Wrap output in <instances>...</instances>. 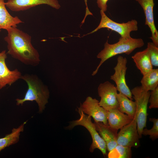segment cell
<instances>
[{
    "label": "cell",
    "mask_w": 158,
    "mask_h": 158,
    "mask_svg": "<svg viewBox=\"0 0 158 158\" xmlns=\"http://www.w3.org/2000/svg\"><path fill=\"white\" fill-rule=\"evenodd\" d=\"M143 10L145 20V24L148 25L151 32L150 37L152 42L158 47V32L156 28L153 16V9L154 5L153 0H135Z\"/></svg>",
    "instance_id": "13"
},
{
    "label": "cell",
    "mask_w": 158,
    "mask_h": 158,
    "mask_svg": "<svg viewBox=\"0 0 158 158\" xmlns=\"http://www.w3.org/2000/svg\"><path fill=\"white\" fill-rule=\"evenodd\" d=\"M100 13L101 19L99 25L95 29L87 35L93 33L101 28H106L117 32L121 37L128 38L131 37L130 35L131 32L138 30V23L135 20H132L126 23H119L109 18L105 12L101 10Z\"/></svg>",
    "instance_id": "6"
},
{
    "label": "cell",
    "mask_w": 158,
    "mask_h": 158,
    "mask_svg": "<svg viewBox=\"0 0 158 158\" xmlns=\"http://www.w3.org/2000/svg\"><path fill=\"white\" fill-rule=\"evenodd\" d=\"M116 66L114 68V73L111 76L110 79L116 83V87L119 93L127 96L130 100L133 98L130 90L127 85L125 78L127 60L125 57L119 56L117 58Z\"/></svg>",
    "instance_id": "7"
},
{
    "label": "cell",
    "mask_w": 158,
    "mask_h": 158,
    "mask_svg": "<svg viewBox=\"0 0 158 158\" xmlns=\"http://www.w3.org/2000/svg\"><path fill=\"white\" fill-rule=\"evenodd\" d=\"M85 2L86 4V6H87V0H85Z\"/></svg>",
    "instance_id": "26"
},
{
    "label": "cell",
    "mask_w": 158,
    "mask_h": 158,
    "mask_svg": "<svg viewBox=\"0 0 158 158\" xmlns=\"http://www.w3.org/2000/svg\"><path fill=\"white\" fill-rule=\"evenodd\" d=\"M7 54L5 50L0 52V90L7 85H11L22 75L17 69L11 71L8 68L6 62Z\"/></svg>",
    "instance_id": "12"
},
{
    "label": "cell",
    "mask_w": 158,
    "mask_h": 158,
    "mask_svg": "<svg viewBox=\"0 0 158 158\" xmlns=\"http://www.w3.org/2000/svg\"><path fill=\"white\" fill-rule=\"evenodd\" d=\"M147 48L151 63L153 66H158V47L156 46L152 42H148Z\"/></svg>",
    "instance_id": "23"
},
{
    "label": "cell",
    "mask_w": 158,
    "mask_h": 158,
    "mask_svg": "<svg viewBox=\"0 0 158 158\" xmlns=\"http://www.w3.org/2000/svg\"><path fill=\"white\" fill-rule=\"evenodd\" d=\"M23 23L24 22L18 17H13L9 13L6 8L4 0H0V32L1 29L7 30Z\"/></svg>",
    "instance_id": "16"
},
{
    "label": "cell",
    "mask_w": 158,
    "mask_h": 158,
    "mask_svg": "<svg viewBox=\"0 0 158 158\" xmlns=\"http://www.w3.org/2000/svg\"><path fill=\"white\" fill-rule=\"evenodd\" d=\"M78 108L80 116V118L70 122L69 125L66 127V129L70 130L78 125L84 126L88 131L92 139V143L90 148V152H92L95 149H98L103 155H106L107 150L106 143L96 130L94 123L91 121V117L85 114L81 105Z\"/></svg>",
    "instance_id": "4"
},
{
    "label": "cell",
    "mask_w": 158,
    "mask_h": 158,
    "mask_svg": "<svg viewBox=\"0 0 158 158\" xmlns=\"http://www.w3.org/2000/svg\"><path fill=\"white\" fill-rule=\"evenodd\" d=\"M97 91L100 97L99 105L108 111L113 109H118L119 104L117 99V89L114 85L107 81L100 83Z\"/></svg>",
    "instance_id": "8"
},
{
    "label": "cell",
    "mask_w": 158,
    "mask_h": 158,
    "mask_svg": "<svg viewBox=\"0 0 158 158\" xmlns=\"http://www.w3.org/2000/svg\"><path fill=\"white\" fill-rule=\"evenodd\" d=\"M7 31L4 40L7 43V54L25 65H38L40 56L32 44L31 36L17 27H11Z\"/></svg>",
    "instance_id": "1"
},
{
    "label": "cell",
    "mask_w": 158,
    "mask_h": 158,
    "mask_svg": "<svg viewBox=\"0 0 158 158\" xmlns=\"http://www.w3.org/2000/svg\"><path fill=\"white\" fill-rule=\"evenodd\" d=\"M148 102L150 103L149 109L158 108V87L154 90L151 91Z\"/></svg>",
    "instance_id": "24"
},
{
    "label": "cell",
    "mask_w": 158,
    "mask_h": 158,
    "mask_svg": "<svg viewBox=\"0 0 158 158\" xmlns=\"http://www.w3.org/2000/svg\"><path fill=\"white\" fill-rule=\"evenodd\" d=\"M137 68L143 75H145L153 69L147 48L137 52L132 56Z\"/></svg>",
    "instance_id": "17"
},
{
    "label": "cell",
    "mask_w": 158,
    "mask_h": 158,
    "mask_svg": "<svg viewBox=\"0 0 158 158\" xmlns=\"http://www.w3.org/2000/svg\"><path fill=\"white\" fill-rule=\"evenodd\" d=\"M149 121L153 123L152 127L149 130L144 128L142 134L144 136L149 135L150 138L154 140L158 138V119L155 118H150Z\"/></svg>",
    "instance_id": "22"
},
{
    "label": "cell",
    "mask_w": 158,
    "mask_h": 158,
    "mask_svg": "<svg viewBox=\"0 0 158 158\" xmlns=\"http://www.w3.org/2000/svg\"><path fill=\"white\" fill-rule=\"evenodd\" d=\"M133 118L120 111L117 108L111 109L107 111L109 125L112 128L117 130L130 123Z\"/></svg>",
    "instance_id": "15"
},
{
    "label": "cell",
    "mask_w": 158,
    "mask_h": 158,
    "mask_svg": "<svg viewBox=\"0 0 158 158\" xmlns=\"http://www.w3.org/2000/svg\"><path fill=\"white\" fill-rule=\"evenodd\" d=\"M27 121L24 122L18 127L13 128L11 132L0 138V152L6 148L17 143L19 141L21 133L24 131V126Z\"/></svg>",
    "instance_id": "18"
},
{
    "label": "cell",
    "mask_w": 158,
    "mask_h": 158,
    "mask_svg": "<svg viewBox=\"0 0 158 158\" xmlns=\"http://www.w3.org/2000/svg\"><path fill=\"white\" fill-rule=\"evenodd\" d=\"M131 91L136 106L135 117L138 132L140 138L142 137L143 129L146 127L147 105L150 95V91L143 90L141 86H137Z\"/></svg>",
    "instance_id": "5"
},
{
    "label": "cell",
    "mask_w": 158,
    "mask_h": 158,
    "mask_svg": "<svg viewBox=\"0 0 158 158\" xmlns=\"http://www.w3.org/2000/svg\"><path fill=\"white\" fill-rule=\"evenodd\" d=\"M80 105L83 112L92 117L95 122H101L105 125L108 124V111L99 105V101L96 99L88 96Z\"/></svg>",
    "instance_id": "11"
},
{
    "label": "cell",
    "mask_w": 158,
    "mask_h": 158,
    "mask_svg": "<svg viewBox=\"0 0 158 158\" xmlns=\"http://www.w3.org/2000/svg\"><path fill=\"white\" fill-rule=\"evenodd\" d=\"M6 6L13 11H26L38 5L45 4L58 9L61 6L58 0H7Z\"/></svg>",
    "instance_id": "10"
},
{
    "label": "cell",
    "mask_w": 158,
    "mask_h": 158,
    "mask_svg": "<svg viewBox=\"0 0 158 158\" xmlns=\"http://www.w3.org/2000/svg\"><path fill=\"white\" fill-rule=\"evenodd\" d=\"M140 138L135 116L130 123L120 129L117 134V142L118 145L138 148L140 146Z\"/></svg>",
    "instance_id": "9"
},
{
    "label": "cell",
    "mask_w": 158,
    "mask_h": 158,
    "mask_svg": "<svg viewBox=\"0 0 158 158\" xmlns=\"http://www.w3.org/2000/svg\"><path fill=\"white\" fill-rule=\"evenodd\" d=\"M131 147L118 145L109 151V158H130L132 156Z\"/></svg>",
    "instance_id": "21"
},
{
    "label": "cell",
    "mask_w": 158,
    "mask_h": 158,
    "mask_svg": "<svg viewBox=\"0 0 158 158\" xmlns=\"http://www.w3.org/2000/svg\"><path fill=\"white\" fill-rule=\"evenodd\" d=\"M96 130L106 143L107 150L109 152L117 145V130L105 125L101 122L94 123Z\"/></svg>",
    "instance_id": "14"
},
{
    "label": "cell",
    "mask_w": 158,
    "mask_h": 158,
    "mask_svg": "<svg viewBox=\"0 0 158 158\" xmlns=\"http://www.w3.org/2000/svg\"><path fill=\"white\" fill-rule=\"evenodd\" d=\"M109 0H97V3L98 7L104 12L107 10V2Z\"/></svg>",
    "instance_id": "25"
},
{
    "label": "cell",
    "mask_w": 158,
    "mask_h": 158,
    "mask_svg": "<svg viewBox=\"0 0 158 158\" xmlns=\"http://www.w3.org/2000/svg\"><path fill=\"white\" fill-rule=\"evenodd\" d=\"M144 44V41L141 38H134L131 37H121L117 42L113 44L109 43L107 40L104 43L103 49L97 55V58L101 61L92 75H95L102 64L109 59L120 54L129 55L135 49L142 47Z\"/></svg>",
    "instance_id": "3"
},
{
    "label": "cell",
    "mask_w": 158,
    "mask_h": 158,
    "mask_svg": "<svg viewBox=\"0 0 158 158\" xmlns=\"http://www.w3.org/2000/svg\"><path fill=\"white\" fill-rule=\"evenodd\" d=\"M140 83L142 88L147 91H152L158 87V69H152L143 75Z\"/></svg>",
    "instance_id": "20"
},
{
    "label": "cell",
    "mask_w": 158,
    "mask_h": 158,
    "mask_svg": "<svg viewBox=\"0 0 158 158\" xmlns=\"http://www.w3.org/2000/svg\"><path fill=\"white\" fill-rule=\"evenodd\" d=\"M21 79L26 82L28 89L23 99H16V105L22 106L26 101H35L38 107L39 113H42L48 102L50 93L48 87L36 74L26 73L22 75Z\"/></svg>",
    "instance_id": "2"
},
{
    "label": "cell",
    "mask_w": 158,
    "mask_h": 158,
    "mask_svg": "<svg viewBox=\"0 0 158 158\" xmlns=\"http://www.w3.org/2000/svg\"><path fill=\"white\" fill-rule=\"evenodd\" d=\"M118 110L121 112L134 118L135 115L136 106L135 102L130 100L124 95L119 93L117 95Z\"/></svg>",
    "instance_id": "19"
}]
</instances>
